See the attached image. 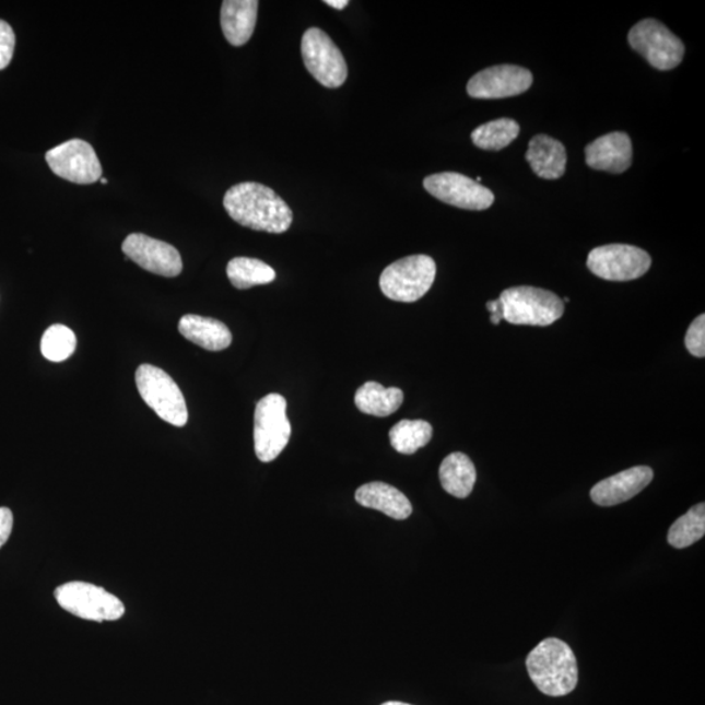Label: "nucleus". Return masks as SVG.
I'll list each match as a JSON object with an SVG mask.
<instances>
[{"instance_id": "15", "label": "nucleus", "mask_w": 705, "mask_h": 705, "mask_svg": "<svg viewBox=\"0 0 705 705\" xmlns=\"http://www.w3.org/2000/svg\"><path fill=\"white\" fill-rule=\"evenodd\" d=\"M654 470L649 467H634L602 480L590 490V498L596 505L611 507L633 500L654 480Z\"/></svg>"}, {"instance_id": "10", "label": "nucleus", "mask_w": 705, "mask_h": 705, "mask_svg": "<svg viewBox=\"0 0 705 705\" xmlns=\"http://www.w3.org/2000/svg\"><path fill=\"white\" fill-rule=\"evenodd\" d=\"M653 259L639 247L607 245L588 255L587 266L597 278L608 281L636 280L649 271Z\"/></svg>"}, {"instance_id": "27", "label": "nucleus", "mask_w": 705, "mask_h": 705, "mask_svg": "<svg viewBox=\"0 0 705 705\" xmlns=\"http://www.w3.org/2000/svg\"><path fill=\"white\" fill-rule=\"evenodd\" d=\"M77 344V336L69 327L54 325L43 336L42 352L46 360L63 362L75 352Z\"/></svg>"}, {"instance_id": "12", "label": "nucleus", "mask_w": 705, "mask_h": 705, "mask_svg": "<svg viewBox=\"0 0 705 705\" xmlns=\"http://www.w3.org/2000/svg\"><path fill=\"white\" fill-rule=\"evenodd\" d=\"M423 187L443 203L468 211H485L494 203V193L460 173H439L423 180Z\"/></svg>"}, {"instance_id": "6", "label": "nucleus", "mask_w": 705, "mask_h": 705, "mask_svg": "<svg viewBox=\"0 0 705 705\" xmlns=\"http://www.w3.org/2000/svg\"><path fill=\"white\" fill-rule=\"evenodd\" d=\"M141 399L161 420L173 426L184 427L188 411L183 391L169 375L152 365H141L136 375Z\"/></svg>"}, {"instance_id": "26", "label": "nucleus", "mask_w": 705, "mask_h": 705, "mask_svg": "<svg viewBox=\"0 0 705 705\" xmlns=\"http://www.w3.org/2000/svg\"><path fill=\"white\" fill-rule=\"evenodd\" d=\"M705 534V505L690 508L686 514L675 520L670 527L668 541L671 547L684 549L694 545L695 542L703 539Z\"/></svg>"}, {"instance_id": "16", "label": "nucleus", "mask_w": 705, "mask_h": 705, "mask_svg": "<svg viewBox=\"0 0 705 705\" xmlns=\"http://www.w3.org/2000/svg\"><path fill=\"white\" fill-rule=\"evenodd\" d=\"M586 161L595 171L622 174L633 164V143L627 133H608L587 145Z\"/></svg>"}, {"instance_id": "14", "label": "nucleus", "mask_w": 705, "mask_h": 705, "mask_svg": "<svg viewBox=\"0 0 705 705\" xmlns=\"http://www.w3.org/2000/svg\"><path fill=\"white\" fill-rule=\"evenodd\" d=\"M122 251L127 259L160 277L176 278L184 270L183 258L176 247L145 234H130L124 242Z\"/></svg>"}, {"instance_id": "17", "label": "nucleus", "mask_w": 705, "mask_h": 705, "mask_svg": "<svg viewBox=\"0 0 705 705\" xmlns=\"http://www.w3.org/2000/svg\"><path fill=\"white\" fill-rule=\"evenodd\" d=\"M258 9L257 0H225L221 7V28L227 43L239 47L250 42Z\"/></svg>"}, {"instance_id": "9", "label": "nucleus", "mask_w": 705, "mask_h": 705, "mask_svg": "<svg viewBox=\"0 0 705 705\" xmlns=\"http://www.w3.org/2000/svg\"><path fill=\"white\" fill-rule=\"evenodd\" d=\"M301 51L307 71L326 89H339L346 82L345 58L326 32L307 30L302 37Z\"/></svg>"}, {"instance_id": "2", "label": "nucleus", "mask_w": 705, "mask_h": 705, "mask_svg": "<svg viewBox=\"0 0 705 705\" xmlns=\"http://www.w3.org/2000/svg\"><path fill=\"white\" fill-rule=\"evenodd\" d=\"M526 663L530 680L548 696L568 695L579 681L574 650L556 637L541 642L528 655Z\"/></svg>"}, {"instance_id": "32", "label": "nucleus", "mask_w": 705, "mask_h": 705, "mask_svg": "<svg viewBox=\"0 0 705 705\" xmlns=\"http://www.w3.org/2000/svg\"><path fill=\"white\" fill-rule=\"evenodd\" d=\"M325 3L336 10H344L349 4L348 0H326Z\"/></svg>"}, {"instance_id": "34", "label": "nucleus", "mask_w": 705, "mask_h": 705, "mask_svg": "<svg viewBox=\"0 0 705 705\" xmlns=\"http://www.w3.org/2000/svg\"><path fill=\"white\" fill-rule=\"evenodd\" d=\"M99 180H101V184H103V185L107 184V180L105 178H101Z\"/></svg>"}, {"instance_id": "31", "label": "nucleus", "mask_w": 705, "mask_h": 705, "mask_svg": "<svg viewBox=\"0 0 705 705\" xmlns=\"http://www.w3.org/2000/svg\"><path fill=\"white\" fill-rule=\"evenodd\" d=\"M486 307L489 313L492 314L490 321H492L494 326H498L502 320H505V317H503V305L500 298L495 301H489Z\"/></svg>"}, {"instance_id": "18", "label": "nucleus", "mask_w": 705, "mask_h": 705, "mask_svg": "<svg viewBox=\"0 0 705 705\" xmlns=\"http://www.w3.org/2000/svg\"><path fill=\"white\" fill-rule=\"evenodd\" d=\"M361 506L376 509L395 520H406L412 515V503L400 490L385 482H371L355 492Z\"/></svg>"}, {"instance_id": "20", "label": "nucleus", "mask_w": 705, "mask_h": 705, "mask_svg": "<svg viewBox=\"0 0 705 705\" xmlns=\"http://www.w3.org/2000/svg\"><path fill=\"white\" fill-rule=\"evenodd\" d=\"M180 334L207 351L220 352L232 344L230 328L220 320L200 317V315H185L179 320Z\"/></svg>"}, {"instance_id": "25", "label": "nucleus", "mask_w": 705, "mask_h": 705, "mask_svg": "<svg viewBox=\"0 0 705 705\" xmlns=\"http://www.w3.org/2000/svg\"><path fill=\"white\" fill-rule=\"evenodd\" d=\"M520 126L514 119L501 118L477 127L472 141L483 151H501L519 137Z\"/></svg>"}, {"instance_id": "21", "label": "nucleus", "mask_w": 705, "mask_h": 705, "mask_svg": "<svg viewBox=\"0 0 705 705\" xmlns=\"http://www.w3.org/2000/svg\"><path fill=\"white\" fill-rule=\"evenodd\" d=\"M354 401L362 413L388 418L401 407L404 393L400 388H386L380 383L367 381L357 389Z\"/></svg>"}, {"instance_id": "4", "label": "nucleus", "mask_w": 705, "mask_h": 705, "mask_svg": "<svg viewBox=\"0 0 705 705\" xmlns=\"http://www.w3.org/2000/svg\"><path fill=\"white\" fill-rule=\"evenodd\" d=\"M436 265L427 255H412L388 266L383 271L379 285L387 298L396 302L419 301L433 286Z\"/></svg>"}, {"instance_id": "8", "label": "nucleus", "mask_w": 705, "mask_h": 705, "mask_svg": "<svg viewBox=\"0 0 705 705\" xmlns=\"http://www.w3.org/2000/svg\"><path fill=\"white\" fill-rule=\"evenodd\" d=\"M631 47L660 71H670L682 63L684 45L668 26L655 19H646L628 33Z\"/></svg>"}, {"instance_id": "22", "label": "nucleus", "mask_w": 705, "mask_h": 705, "mask_svg": "<svg viewBox=\"0 0 705 705\" xmlns=\"http://www.w3.org/2000/svg\"><path fill=\"white\" fill-rule=\"evenodd\" d=\"M439 479L448 494L455 498L465 500L473 492L477 480L475 467L467 455L455 453L443 460Z\"/></svg>"}, {"instance_id": "19", "label": "nucleus", "mask_w": 705, "mask_h": 705, "mask_svg": "<svg viewBox=\"0 0 705 705\" xmlns=\"http://www.w3.org/2000/svg\"><path fill=\"white\" fill-rule=\"evenodd\" d=\"M526 158L537 176L543 179H559L566 172V148L548 136H537L529 141Z\"/></svg>"}, {"instance_id": "24", "label": "nucleus", "mask_w": 705, "mask_h": 705, "mask_svg": "<svg viewBox=\"0 0 705 705\" xmlns=\"http://www.w3.org/2000/svg\"><path fill=\"white\" fill-rule=\"evenodd\" d=\"M433 427L422 420H402L389 432L392 447L402 455H413L432 440Z\"/></svg>"}, {"instance_id": "30", "label": "nucleus", "mask_w": 705, "mask_h": 705, "mask_svg": "<svg viewBox=\"0 0 705 705\" xmlns=\"http://www.w3.org/2000/svg\"><path fill=\"white\" fill-rule=\"evenodd\" d=\"M13 528V515L10 508H0V549L9 541Z\"/></svg>"}, {"instance_id": "33", "label": "nucleus", "mask_w": 705, "mask_h": 705, "mask_svg": "<svg viewBox=\"0 0 705 705\" xmlns=\"http://www.w3.org/2000/svg\"><path fill=\"white\" fill-rule=\"evenodd\" d=\"M381 705H412V704H407V703H401V702H387Z\"/></svg>"}, {"instance_id": "1", "label": "nucleus", "mask_w": 705, "mask_h": 705, "mask_svg": "<svg viewBox=\"0 0 705 705\" xmlns=\"http://www.w3.org/2000/svg\"><path fill=\"white\" fill-rule=\"evenodd\" d=\"M227 214L242 226L272 234L285 233L293 212L272 188L257 183L238 184L224 197Z\"/></svg>"}, {"instance_id": "11", "label": "nucleus", "mask_w": 705, "mask_h": 705, "mask_svg": "<svg viewBox=\"0 0 705 705\" xmlns=\"http://www.w3.org/2000/svg\"><path fill=\"white\" fill-rule=\"evenodd\" d=\"M45 157L52 173L69 183L92 185L103 178V166L89 141H66L47 151Z\"/></svg>"}, {"instance_id": "29", "label": "nucleus", "mask_w": 705, "mask_h": 705, "mask_svg": "<svg viewBox=\"0 0 705 705\" xmlns=\"http://www.w3.org/2000/svg\"><path fill=\"white\" fill-rule=\"evenodd\" d=\"M16 36L9 23L0 20V70L7 69L15 51Z\"/></svg>"}, {"instance_id": "13", "label": "nucleus", "mask_w": 705, "mask_h": 705, "mask_svg": "<svg viewBox=\"0 0 705 705\" xmlns=\"http://www.w3.org/2000/svg\"><path fill=\"white\" fill-rule=\"evenodd\" d=\"M533 84V75L527 69L513 64L489 67L469 80L467 92L479 99H500L519 96Z\"/></svg>"}, {"instance_id": "23", "label": "nucleus", "mask_w": 705, "mask_h": 705, "mask_svg": "<svg viewBox=\"0 0 705 705\" xmlns=\"http://www.w3.org/2000/svg\"><path fill=\"white\" fill-rule=\"evenodd\" d=\"M227 278L234 287L245 291L257 285L271 284L277 279L273 268L259 259L234 258L226 267Z\"/></svg>"}, {"instance_id": "3", "label": "nucleus", "mask_w": 705, "mask_h": 705, "mask_svg": "<svg viewBox=\"0 0 705 705\" xmlns=\"http://www.w3.org/2000/svg\"><path fill=\"white\" fill-rule=\"evenodd\" d=\"M503 317L516 326L548 327L561 319L564 304L559 295L533 286L508 287L501 294Z\"/></svg>"}, {"instance_id": "7", "label": "nucleus", "mask_w": 705, "mask_h": 705, "mask_svg": "<svg viewBox=\"0 0 705 705\" xmlns=\"http://www.w3.org/2000/svg\"><path fill=\"white\" fill-rule=\"evenodd\" d=\"M54 596L60 608L86 621H118L126 611L124 602L116 596L91 583H66L56 589Z\"/></svg>"}, {"instance_id": "28", "label": "nucleus", "mask_w": 705, "mask_h": 705, "mask_svg": "<svg viewBox=\"0 0 705 705\" xmlns=\"http://www.w3.org/2000/svg\"><path fill=\"white\" fill-rule=\"evenodd\" d=\"M688 351L697 359L705 357V315L697 317L688 329L684 340Z\"/></svg>"}, {"instance_id": "5", "label": "nucleus", "mask_w": 705, "mask_h": 705, "mask_svg": "<svg viewBox=\"0 0 705 705\" xmlns=\"http://www.w3.org/2000/svg\"><path fill=\"white\" fill-rule=\"evenodd\" d=\"M286 407L284 396L270 393L255 409V454L260 461L278 459L291 440L292 425L287 420Z\"/></svg>"}]
</instances>
